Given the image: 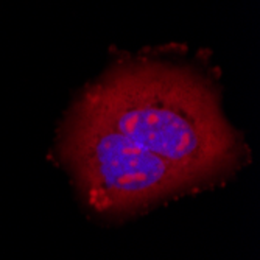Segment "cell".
I'll return each instance as SVG.
<instances>
[{
    "instance_id": "1",
    "label": "cell",
    "mask_w": 260,
    "mask_h": 260,
    "mask_svg": "<svg viewBox=\"0 0 260 260\" xmlns=\"http://www.w3.org/2000/svg\"><path fill=\"white\" fill-rule=\"evenodd\" d=\"M58 150L87 204L120 214L232 169L242 140L197 69L131 58L75 100Z\"/></svg>"
}]
</instances>
